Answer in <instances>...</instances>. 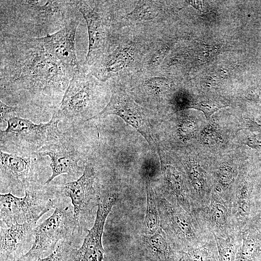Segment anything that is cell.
Instances as JSON below:
<instances>
[{
    "label": "cell",
    "mask_w": 261,
    "mask_h": 261,
    "mask_svg": "<svg viewBox=\"0 0 261 261\" xmlns=\"http://www.w3.org/2000/svg\"><path fill=\"white\" fill-rule=\"evenodd\" d=\"M0 101L29 109L59 106L72 75L38 38L0 39Z\"/></svg>",
    "instance_id": "cell-1"
},
{
    "label": "cell",
    "mask_w": 261,
    "mask_h": 261,
    "mask_svg": "<svg viewBox=\"0 0 261 261\" xmlns=\"http://www.w3.org/2000/svg\"><path fill=\"white\" fill-rule=\"evenodd\" d=\"M79 13L75 0H1L0 39L44 37L80 17Z\"/></svg>",
    "instance_id": "cell-2"
},
{
    "label": "cell",
    "mask_w": 261,
    "mask_h": 261,
    "mask_svg": "<svg viewBox=\"0 0 261 261\" xmlns=\"http://www.w3.org/2000/svg\"><path fill=\"white\" fill-rule=\"evenodd\" d=\"M60 121L54 112L48 122L39 124L11 116L6 121L7 128L0 130V149L23 155L38 153L62 136L58 127Z\"/></svg>",
    "instance_id": "cell-3"
},
{
    "label": "cell",
    "mask_w": 261,
    "mask_h": 261,
    "mask_svg": "<svg viewBox=\"0 0 261 261\" xmlns=\"http://www.w3.org/2000/svg\"><path fill=\"white\" fill-rule=\"evenodd\" d=\"M59 200L53 213L34 230V240L29 250L16 261H36L52 253L58 243L72 240L80 233L72 204Z\"/></svg>",
    "instance_id": "cell-4"
},
{
    "label": "cell",
    "mask_w": 261,
    "mask_h": 261,
    "mask_svg": "<svg viewBox=\"0 0 261 261\" xmlns=\"http://www.w3.org/2000/svg\"><path fill=\"white\" fill-rule=\"evenodd\" d=\"M157 203L160 227L175 249L180 252L203 245L214 236L195 216L165 197L158 196Z\"/></svg>",
    "instance_id": "cell-5"
},
{
    "label": "cell",
    "mask_w": 261,
    "mask_h": 261,
    "mask_svg": "<svg viewBox=\"0 0 261 261\" xmlns=\"http://www.w3.org/2000/svg\"><path fill=\"white\" fill-rule=\"evenodd\" d=\"M59 199V195L54 191L38 188L26 189L22 197L11 192L0 194V226L37 223L42 216L55 208Z\"/></svg>",
    "instance_id": "cell-6"
},
{
    "label": "cell",
    "mask_w": 261,
    "mask_h": 261,
    "mask_svg": "<svg viewBox=\"0 0 261 261\" xmlns=\"http://www.w3.org/2000/svg\"><path fill=\"white\" fill-rule=\"evenodd\" d=\"M99 87L92 75L82 70L72 77L59 108L54 113L60 121L84 122L86 118L87 121L96 101Z\"/></svg>",
    "instance_id": "cell-7"
},
{
    "label": "cell",
    "mask_w": 261,
    "mask_h": 261,
    "mask_svg": "<svg viewBox=\"0 0 261 261\" xmlns=\"http://www.w3.org/2000/svg\"><path fill=\"white\" fill-rule=\"evenodd\" d=\"M75 0L76 6L87 23L88 34V49L83 70L91 66L105 55L108 49L109 22L105 6L102 2Z\"/></svg>",
    "instance_id": "cell-8"
},
{
    "label": "cell",
    "mask_w": 261,
    "mask_h": 261,
    "mask_svg": "<svg viewBox=\"0 0 261 261\" xmlns=\"http://www.w3.org/2000/svg\"><path fill=\"white\" fill-rule=\"evenodd\" d=\"M116 115L133 127L145 138L151 150L159 154L160 149L152 136L149 118L144 110L128 94L114 90L110 100L103 110L90 119L103 118L108 115Z\"/></svg>",
    "instance_id": "cell-9"
},
{
    "label": "cell",
    "mask_w": 261,
    "mask_h": 261,
    "mask_svg": "<svg viewBox=\"0 0 261 261\" xmlns=\"http://www.w3.org/2000/svg\"><path fill=\"white\" fill-rule=\"evenodd\" d=\"M30 155L19 156L0 151V192L25 191L39 188L35 185L38 170Z\"/></svg>",
    "instance_id": "cell-10"
},
{
    "label": "cell",
    "mask_w": 261,
    "mask_h": 261,
    "mask_svg": "<svg viewBox=\"0 0 261 261\" xmlns=\"http://www.w3.org/2000/svg\"><path fill=\"white\" fill-rule=\"evenodd\" d=\"M117 195L108 192L100 195L93 225L88 231L82 245L72 250L70 261H102L104 249L102 237L106 218L116 202Z\"/></svg>",
    "instance_id": "cell-11"
},
{
    "label": "cell",
    "mask_w": 261,
    "mask_h": 261,
    "mask_svg": "<svg viewBox=\"0 0 261 261\" xmlns=\"http://www.w3.org/2000/svg\"><path fill=\"white\" fill-rule=\"evenodd\" d=\"M95 176L93 167L88 163L79 178L64 184L61 188V192L70 199L75 218L81 232L87 217L95 204L98 205L101 195L95 189Z\"/></svg>",
    "instance_id": "cell-12"
},
{
    "label": "cell",
    "mask_w": 261,
    "mask_h": 261,
    "mask_svg": "<svg viewBox=\"0 0 261 261\" xmlns=\"http://www.w3.org/2000/svg\"><path fill=\"white\" fill-rule=\"evenodd\" d=\"M80 21V17L73 19L57 32L38 38L45 49L58 58L72 76L82 70L75 47V34Z\"/></svg>",
    "instance_id": "cell-13"
},
{
    "label": "cell",
    "mask_w": 261,
    "mask_h": 261,
    "mask_svg": "<svg viewBox=\"0 0 261 261\" xmlns=\"http://www.w3.org/2000/svg\"><path fill=\"white\" fill-rule=\"evenodd\" d=\"M195 217L200 225L214 236L226 238L236 232L232 218L231 203L214 191L209 202L196 210Z\"/></svg>",
    "instance_id": "cell-14"
},
{
    "label": "cell",
    "mask_w": 261,
    "mask_h": 261,
    "mask_svg": "<svg viewBox=\"0 0 261 261\" xmlns=\"http://www.w3.org/2000/svg\"><path fill=\"white\" fill-rule=\"evenodd\" d=\"M50 159L49 166L51 174L44 185H48L56 177L62 174L72 176L78 175L81 171L79 165V153L74 144L62 136L57 141L44 147L38 153Z\"/></svg>",
    "instance_id": "cell-15"
},
{
    "label": "cell",
    "mask_w": 261,
    "mask_h": 261,
    "mask_svg": "<svg viewBox=\"0 0 261 261\" xmlns=\"http://www.w3.org/2000/svg\"><path fill=\"white\" fill-rule=\"evenodd\" d=\"M37 223L0 226V261H16L30 248Z\"/></svg>",
    "instance_id": "cell-16"
},
{
    "label": "cell",
    "mask_w": 261,
    "mask_h": 261,
    "mask_svg": "<svg viewBox=\"0 0 261 261\" xmlns=\"http://www.w3.org/2000/svg\"><path fill=\"white\" fill-rule=\"evenodd\" d=\"M253 183L246 174L241 175L231 200V212L235 231L242 232L254 217L256 206L253 196Z\"/></svg>",
    "instance_id": "cell-17"
},
{
    "label": "cell",
    "mask_w": 261,
    "mask_h": 261,
    "mask_svg": "<svg viewBox=\"0 0 261 261\" xmlns=\"http://www.w3.org/2000/svg\"><path fill=\"white\" fill-rule=\"evenodd\" d=\"M161 167L167 188V197H165L194 216L197 204L188 180H186L181 171L170 164L161 161Z\"/></svg>",
    "instance_id": "cell-18"
},
{
    "label": "cell",
    "mask_w": 261,
    "mask_h": 261,
    "mask_svg": "<svg viewBox=\"0 0 261 261\" xmlns=\"http://www.w3.org/2000/svg\"><path fill=\"white\" fill-rule=\"evenodd\" d=\"M134 49L131 45L117 47L108 55H104L90 66L92 75L102 82L129 67L134 61Z\"/></svg>",
    "instance_id": "cell-19"
},
{
    "label": "cell",
    "mask_w": 261,
    "mask_h": 261,
    "mask_svg": "<svg viewBox=\"0 0 261 261\" xmlns=\"http://www.w3.org/2000/svg\"><path fill=\"white\" fill-rule=\"evenodd\" d=\"M261 257V233L248 225L242 232L235 261H256Z\"/></svg>",
    "instance_id": "cell-20"
},
{
    "label": "cell",
    "mask_w": 261,
    "mask_h": 261,
    "mask_svg": "<svg viewBox=\"0 0 261 261\" xmlns=\"http://www.w3.org/2000/svg\"><path fill=\"white\" fill-rule=\"evenodd\" d=\"M143 243L153 255L164 261H174L175 248L161 228L152 234H145Z\"/></svg>",
    "instance_id": "cell-21"
},
{
    "label": "cell",
    "mask_w": 261,
    "mask_h": 261,
    "mask_svg": "<svg viewBox=\"0 0 261 261\" xmlns=\"http://www.w3.org/2000/svg\"><path fill=\"white\" fill-rule=\"evenodd\" d=\"M145 183L146 203L143 231L145 234H152L161 228L160 221L157 195L152 189L148 176L145 178Z\"/></svg>",
    "instance_id": "cell-22"
},
{
    "label": "cell",
    "mask_w": 261,
    "mask_h": 261,
    "mask_svg": "<svg viewBox=\"0 0 261 261\" xmlns=\"http://www.w3.org/2000/svg\"><path fill=\"white\" fill-rule=\"evenodd\" d=\"M180 255L178 261H219L214 236L203 245L180 252Z\"/></svg>",
    "instance_id": "cell-23"
},
{
    "label": "cell",
    "mask_w": 261,
    "mask_h": 261,
    "mask_svg": "<svg viewBox=\"0 0 261 261\" xmlns=\"http://www.w3.org/2000/svg\"><path fill=\"white\" fill-rule=\"evenodd\" d=\"M214 237L217 245L219 261H235L242 240V232H234L226 238Z\"/></svg>",
    "instance_id": "cell-24"
},
{
    "label": "cell",
    "mask_w": 261,
    "mask_h": 261,
    "mask_svg": "<svg viewBox=\"0 0 261 261\" xmlns=\"http://www.w3.org/2000/svg\"><path fill=\"white\" fill-rule=\"evenodd\" d=\"M158 15V7L152 1H139L134 8L126 15L131 21H144L153 19Z\"/></svg>",
    "instance_id": "cell-25"
},
{
    "label": "cell",
    "mask_w": 261,
    "mask_h": 261,
    "mask_svg": "<svg viewBox=\"0 0 261 261\" xmlns=\"http://www.w3.org/2000/svg\"><path fill=\"white\" fill-rule=\"evenodd\" d=\"M72 243V240L61 241L52 253L36 261H70L71 252L74 247Z\"/></svg>",
    "instance_id": "cell-26"
},
{
    "label": "cell",
    "mask_w": 261,
    "mask_h": 261,
    "mask_svg": "<svg viewBox=\"0 0 261 261\" xmlns=\"http://www.w3.org/2000/svg\"><path fill=\"white\" fill-rule=\"evenodd\" d=\"M224 106V105L216 102L204 101L192 103L189 108L201 111L203 113L206 118L209 119L214 113Z\"/></svg>",
    "instance_id": "cell-27"
},
{
    "label": "cell",
    "mask_w": 261,
    "mask_h": 261,
    "mask_svg": "<svg viewBox=\"0 0 261 261\" xmlns=\"http://www.w3.org/2000/svg\"><path fill=\"white\" fill-rule=\"evenodd\" d=\"M201 139L204 145L214 146L220 143L221 136L220 132L216 127L209 126L203 130Z\"/></svg>",
    "instance_id": "cell-28"
},
{
    "label": "cell",
    "mask_w": 261,
    "mask_h": 261,
    "mask_svg": "<svg viewBox=\"0 0 261 261\" xmlns=\"http://www.w3.org/2000/svg\"><path fill=\"white\" fill-rule=\"evenodd\" d=\"M145 85L148 91L156 96L160 95L168 87V82L166 79L154 77L147 79Z\"/></svg>",
    "instance_id": "cell-29"
},
{
    "label": "cell",
    "mask_w": 261,
    "mask_h": 261,
    "mask_svg": "<svg viewBox=\"0 0 261 261\" xmlns=\"http://www.w3.org/2000/svg\"><path fill=\"white\" fill-rule=\"evenodd\" d=\"M196 129V124L191 118H184L179 128V134L183 140H188L193 137Z\"/></svg>",
    "instance_id": "cell-30"
},
{
    "label": "cell",
    "mask_w": 261,
    "mask_h": 261,
    "mask_svg": "<svg viewBox=\"0 0 261 261\" xmlns=\"http://www.w3.org/2000/svg\"><path fill=\"white\" fill-rule=\"evenodd\" d=\"M0 125L4 122L7 121L8 118L11 116L10 115L17 113L22 111V109L20 107L8 105L1 101H0Z\"/></svg>",
    "instance_id": "cell-31"
}]
</instances>
